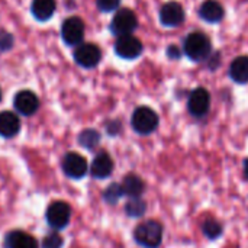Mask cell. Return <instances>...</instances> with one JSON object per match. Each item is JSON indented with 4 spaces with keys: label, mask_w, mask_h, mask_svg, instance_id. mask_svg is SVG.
<instances>
[{
    "label": "cell",
    "mask_w": 248,
    "mask_h": 248,
    "mask_svg": "<svg viewBox=\"0 0 248 248\" xmlns=\"http://www.w3.org/2000/svg\"><path fill=\"white\" fill-rule=\"evenodd\" d=\"M183 51L192 61L199 62V61H205L211 57L212 44H211V39L208 35L196 31L186 36L185 44H183Z\"/></svg>",
    "instance_id": "1"
},
{
    "label": "cell",
    "mask_w": 248,
    "mask_h": 248,
    "mask_svg": "<svg viewBox=\"0 0 248 248\" xmlns=\"http://www.w3.org/2000/svg\"><path fill=\"white\" fill-rule=\"evenodd\" d=\"M134 238L141 247L158 248L163 241V227L157 221H145L135 228Z\"/></svg>",
    "instance_id": "2"
},
{
    "label": "cell",
    "mask_w": 248,
    "mask_h": 248,
    "mask_svg": "<svg viewBox=\"0 0 248 248\" xmlns=\"http://www.w3.org/2000/svg\"><path fill=\"white\" fill-rule=\"evenodd\" d=\"M134 131L140 135H148L158 126V115L148 106H140L134 110L131 118Z\"/></svg>",
    "instance_id": "3"
},
{
    "label": "cell",
    "mask_w": 248,
    "mask_h": 248,
    "mask_svg": "<svg viewBox=\"0 0 248 248\" xmlns=\"http://www.w3.org/2000/svg\"><path fill=\"white\" fill-rule=\"evenodd\" d=\"M137 28H138V17L134 10L128 7L116 10L110 22V31L113 35H116L118 38L125 35H132Z\"/></svg>",
    "instance_id": "4"
},
{
    "label": "cell",
    "mask_w": 248,
    "mask_h": 248,
    "mask_svg": "<svg viewBox=\"0 0 248 248\" xmlns=\"http://www.w3.org/2000/svg\"><path fill=\"white\" fill-rule=\"evenodd\" d=\"M70 218H71V209L62 201L52 202L46 209V222L54 230L65 228L70 222Z\"/></svg>",
    "instance_id": "5"
},
{
    "label": "cell",
    "mask_w": 248,
    "mask_h": 248,
    "mask_svg": "<svg viewBox=\"0 0 248 248\" xmlns=\"http://www.w3.org/2000/svg\"><path fill=\"white\" fill-rule=\"evenodd\" d=\"M142 51H144L142 42L134 35L119 36L115 42V52L118 57L124 60H135L142 54Z\"/></svg>",
    "instance_id": "6"
},
{
    "label": "cell",
    "mask_w": 248,
    "mask_h": 248,
    "mask_svg": "<svg viewBox=\"0 0 248 248\" xmlns=\"http://www.w3.org/2000/svg\"><path fill=\"white\" fill-rule=\"evenodd\" d=\"M84 29H86L84 22L80 17L71 16V17L65 19L61 26L62 41L67 45H80L84 38Z\"/></svg>",
    "instance_id": "7"
},
{
    "label": "cell",
    "mask_w": 248,
    "mask_h": 248,
    "mask_svg": "<svg viewBox=\"0 0 248 248\" xmlns=\"http://www.w3.org/2000/svg\"><path fill=\"white\" fill-rule=\"evenodd\" d=\"M74 60L78 65L84 68H93L96 67L102 60V51L96 44L87 42L77 45L74 51Z\"/></svg>",
    "instance_id": "8"
},
{
    "label": "cell",
    "mask_w": 248,
    "mask_h": 248,
    "mask_svg": "<svg viewBox=\"0 0 248 248\" xmlns=\"http://www.w3.org/2000/svg\"><path fill=\"white\" fill-rule=\"evenodd\" d=\"M187 108L189 112L196 116V118H202L208 113L209 108H211V94L206 89L203 87H198L195 89L187 100Z\"/></svg>",
    "instance_id": "9"
},
{
    "label": "cell",
    "mask_w": 248,
    "mask_h": 248,
    "mask_svg": "<svg viewBox=\"0 0 248 248\" xmlns=\"http://www.w3.org/2000/svg\"><path fill=\"white\" fill-rule=\"evenodd\" d=\"M160 22L167 28H177L185 22V9L177 1H167L160 9Z\"/></svg>",
    "instance_id": "10"
},
{
    "label": "cell",
    "mask_w": 248,
    "mask_h": 248,
    "mask_svg": "<svg viewBox=\"0 0 248 248\" xmlns=\"http://www.w3.org/2000/svg\"><path fill=\"white\" fill-rule=\"evenodd\" d=\"M62 170L71 179H81L89 170L87 160L78 153H68L62 160Z\"/></svg>",
    "instance_id": "11"
},
{
    "label": "cell",
    "mask_w": 248,
    "mask_h": 248,
    "mask_svg": "<svg viewBox=\"0 0 248 248\" xmlns=\"http://www.w3.org/2000/svg\"><path fill=\"white\" fill-rule=\"evenodd\" d=\"M13 105H15V109L20 115L31 116V115H33L38 110V108H39V99L31 90H20L19 93H16L15 100H13Z\"/></svg>",
    "instance_id": "12"
},
{
    "label": "cell",
    "mask_w": 248,
    "mask_h": 248,
    "mask_svg": "<svg viewBox=\"0 0 248 248\" xmlns=\"http://www.w3.org/2000/svg\"><path fill=\"white\" fill-rule=\"evenodd\" d=\"M225 10L218 0H205L199 7V16L208 23H218L224 19Z\"/></svg>",
    "instance_id": "13"
},
{
    "label": "cell",
    "mask_w": 248,
    "mask_h": 248,
    "mask_svg": "<svg viewBox=\"0 0 248 248\" xmlns=\"http://www.w3.org/2000/svg\"><path fill=\"white\" fill-rule=\"evenodd\" d=\"M113 171V160L108 153H99L90 167V174L94 179H106Z\"/></svg>",
    "instance_id": "14"
},
{
    "label": "cell",
    "mask_w": 248,
    "mask_h": 248,
    "mask_svg": "<svg viewBox=\"0 0 248 248\" xmlns=\"http://www.w3.org/2000/svg\"><path fill=\"white\" fill-rule=\"evenodd\" d=\"M20 129V121L19 118L9 110L0 112V137L12 138L15 137Z\"/></svg>",
    "instance_id": "15"
},
{
    "label": "cell",
    "mask_w": 248,
    "mask_h": 248,
    "mask_svg": "<svg viewBox=\"0 0 248 248\" xmlns=\"http://www.w3.org/2000/svg\"><path fill=\"white\" fill-rule=\"evenodd\" d=\"M6 248H38V243L25 231H12L6 237Z\"/></svg>",
    "instance_id": "16"
},
{
    "label": "cell",
    "mask_w": 248,
    "mask_h": 248,
    "mask_svg": "<svg viewBox=\"0 0 248 248\" xmlns=\"http://www.w3.org/2000/svg\"><path fill=\"white\" fill-rule=\"evenodd\" d=\"M230 77L238 84L248 83V55H240L231 62Z\"/></svg>",
    "instance_id": "17"
},
{
    "label": "cell",
    "mask_w": 248,
    "mask_h": 248,
    "mask_svg": "<svg viewBox=\"0 0 248 248\" xmlns=\"http://www.w3.org/2000/svg\"><path fill=\"white\" fill-rule=\"evenodd\" d=\"M31 10L38 20L45 22L55 12V0H32Z\"/></svg>",
    "instance_id": "18"
},
{
    "label": "cell",
    "mask_w": 248,
    "mask_h": 248,
    "mask_svg": "<svg viewBox=\"0 0 248 248\" xmlns=\"http://www.w3.org/2000/svg\"><path fill=\"white\" fill-rule=\"evenodd\" d=\"M122 190H124V195L129 196L131 199L132 198H140L144 192V182L141 180V177H138L137 174H128L124 182H122Z\"/></svg>",
    "instance_id": "19"
},
{
    "label": "cell",
    "mask_w": 248,
    "mask_h": 248,
    "mask_svg": "<svg viewBox=\"0 0 248 248\" xmlns=\"http://www.w3.org/2000/svg\"><path fill=\"white\" fill-rule=\"evenodd\" d=\"M99 141H100V135L94 129H86L78 137V142L87 150H93L99 144Z\"/></svg>",
    "instance_id": "20"
},
{
    "label": "cell",
    "mask_w": 248,
    "mask_h": 248,
    "mask_svg": "<svg viewBox=\"0 0 248 248\" xmlns=\"http://www.w3.org/2000/svg\"><path fill=\"white\" fill-rule=\"evenodd\" d=\"M145 209H147V205L145 202H142L140 198H132L126 206H125V211L129 217L132 218H138V217H142L145 214Z\"/></svg>",
    "instance_id": "21"
},
{
    "label": "cell",
    "mask_w": 248,
    "mask_h": 248,
    "mask_svg": "<svg viewBox=\"0 0 248 248\" xmlns=\"http://www.w3.org/2000/svg\"><path fill=\"white\" fill-rule=\"evenodd\" d=\"M202 231H203V234H205L208 238L214 240V238H218V237L222 234V227H221V224H219L218 221H215V219H206V221L202 224Z\"/></svg>",
    "instance_id": "22"
},
{
    "label": "cell",
    "mask_w": 248,
    "mask_h": 248,
    "mask_svg": "<svg viewBox=\"0 0 248 248\" xmlns=\"http://www.w3.org/2000/svg\"><path fill=\"white\" fill-rule=\"evenodd\" d=\"M122 196H124V190H122V186L118 183H112L105 190V195H103V198L108 203H116Z\"/></svg>",
    "instance_id": "23"
},
{
    "label": "cell",
    "mask_w": 248,
    "mask_h": 248,
    "mask_svg": "<svg viewBox=\"0 0 248 248\" xmlns=\"http://www.w3.org/2000/svg\"><path fill=\"white\" fill-rule=\"evenodd\" d=\"M64 244L62 238L60 237V234L57 232H51L48 234L44 241H42V248H61Z\"/></svg>",
    "instance_id": "24"
},
{
    "label": "cell",
    "mask_w": 248,
    "mask_h": 248,
    "mask_svg": "<svg viewBox=\"0 0 248 248\" xmlns=\"http://www.w3.org/2000/svg\"><path fill=\"white\" fill-rule=\"evenodd\" d=\"M121 0H96V6L99 7L100 12H113L119 7Z\"/></svg>",
    "instance_id": "25"
},
{
    "label": "cell",
    "mask_w": 248,
    "mask_h": 248,
    "mask_svg": "<svg viewBox=\"0 0 248 248\" xmlns=\"http://www.w3.org/2000/svg\"><path fill=\"white\" fill-rule=\"evenodd\" d=\"M12 46V35L3 32L0 35V49H7Z\"/></svg>",
    "instance_id": "26"
},
{
    "label": "cell",
    "mask_w": 248,
    "mask_h": 248,
    "mask_svg": "<svg viewBox=\"0 0 248 248\" xmlns=\"http://www.w3.org/2000/svg\"><path fill=\"white\" fill-rule=\"evenodd\" d=\"M167 55H169L170 58H180V49H179L177 46L171 45V46L169 48V51H167Z\"/></svg>",
    "instance_id": "27"
},
{
    "label": "cell",
    "mask_w": 248,
    "mask_h": 248,
    "mask_svg": "<svg viewBox=\"0 0 248 248\" xmlns=\"http://www.w3.org/2000/svg\"><path fill=\"white\" fill-rule=\"evenodd\" d=\"M244 176H246V179L248 180V158L244 161Z\"/></svg>",
    "instance_id": "28"
},
{
    "label": "cell",
    "mask_w": 248,
    "mask_h": 248,
    "mask_svg": "<svg viewBox=\"0 0 248 248\" xmlns=\"http://www.w3.org/2000/svg\"><path fill=\"white\" fill-rule=\"evenodd\" d=\"M0 100H1V89H0Z\"/></svg>",
    "instance_id": "29"
}]
</instances>
